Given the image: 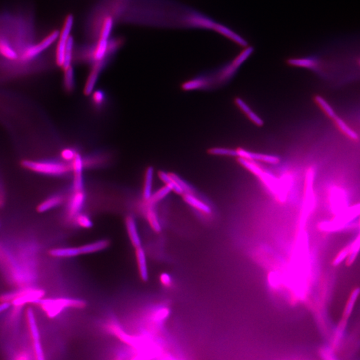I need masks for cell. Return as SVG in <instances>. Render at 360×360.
Segmentation results:
<instances>
[{"instance_id":"obj_1","label":"cell","mask_w":360,"mask_h":360,"mask_svg":"<svg viewBox=\"0 0 360 360\" xmlns=\"http://www.w3.org/2000/svg\"><path fill=\"white\" fill-rule=\"evenodd\" d=\"M36 304L40 305L50 318H54L67 307L83 309L86 306L84 300L68 298H40Z\"/></svg>"},{"instance_id":"obj_2","label":"cell","mask_w":360,"mask_h":360,"mask_svg":"<svg viewBox=\"0 0 360 360\" xmlns=\"http://www.w3.org/2000/svg\"><path fill=\"white\" fill-rule=\"evenodd\" d=\"M22 166L36 173L52 176H64L72 170L70 164L54 160H24Z\"/></svg>"},{"instance_id":"obj_3","label":"cell","mask_w":360,"mask_h":360,"mask_svg":"<svg viewBox=\"0 0 360 360\" xmlns=\"http://www.w3.org/2000/svg\"><path fill=\"white\" fill-rule=\"evenodd\" d=\"M45 295V292L40 289L26 288L19 291L9 292L0 296L1 302H10L15 307H21L28 303H36Z\"/></svg>"},{"instance_id":"obj_4","label":"cell","mask_w":360,"mask_h":360,"mask_svg":"<svg viewBox=\"0 0 360 360\" xmlns=\"http://www.w3.org/2000/svg\"><path fill=\"white\" fill-rule=\"evenodd\" d=\"M59 35L60 32L58 30L54 31L38 43L26 46L21 52L18 61L21 63H26L34 60L44 50L49 48L59 37Z\"/></svg>"},{"instance_id":"obj_5","label":"cell","mask_w":360,"mask_h":360,"mask_svg":"<svg viewBox=\"0 0 360 360\" xmlns=\"http://www.w3.org/2000/svg\"><path fill=\"white\" fill-rule=\"evenodd\" d=\"M359 214L360 206L359 204H357L340 212L339 216L335 218L332 221L322 223L320 228L326 231H336V230L344 229L346 227H349L350 224Z\"/></svg>"},{"instance_id":"obj_6","label":"cell","mask_w":360,"mask_h":360,"mask_svg":"<svg viewBox=\"0 0 360 360\" xmlns=\"http://www.w3.org/2000/svg\"><path fill=\"white\" fill-rule=\"evenodd\" d=\"M27 320L30 328L31 336L32 337L33 343L36 357L38 360H44L43 349L40 342V333H39L36 317L32 309L28 308L26 311Z\"/></svg>"},{"instance_id":"obj_7","label":"cell","mask_w":360,"mask_h":360,"mask_svg":"<svg viewBox=\"0 0 360 360\" xmlns=\"http://www.w3.org/2000/svg\"><path fill=\"white\" fill-rule=\"evenodd\" d=\"M71 163V169L73 172V191L84 190V159L80 154L77 153Z\"/></svg>"},{"instance_id":"obj_8","label":"cell","mask_w":360,"mask_h":360,"mask_svg":"<svg viewBox=\"0 0 360 360\" xmlns=\"http://www.w3.org/2000/svg\"><path fill=\"white\" fill-rule=\"evenodd\" d=\"M238 158L245 159V160H254V161H260L266 162L268 164H276L280 162V158L278 156L272 154H260V153H255L247 151L242 148H238L236 150Z\"/></svg>"},{"instance_id":"obj_9","label":"cell","mask_w":360,"mask_h":360,"mask_svg":"<svg viewBox=\"0 0 360 360\" xmlns=\"http://www.w3.org/2000/svg\"><path fill=\"white\" fill-rule=\"evenodd\" d=\"M109 330L114 336L119 339L120 341L127 344V345L136 348L142 346V344H144V342H143L144 340H142V338L131 336V335L127 334L118 325H110Z\"/></svg>"},{"instance_id":"obj_10","label":"cell","mask_w":360,"mask_h":360,"mask_svg":"<svg viewBox=\"0 0 360 360\" xmlns=\"http://www.w3.org/2000/svg\"><path fill=\"white\" fill-rule=\"evenodd\" d=\"M86 201V195L83 191H73L69 201L68 216L70 218H74L77 215L80 213Z\"/></svg>"},{"instance_id":"obj_11","label":"cell","mask_w":360,"mask_h":360,"mask_svg":"<svg viewBox=\"0 0 360 360\" xmlns=\"http://www.w3.org/2000/svg\"><path fill=\"white\" fill-rule=\"evenodd\" d=\"M7 39L0 38V56L10 61H18L19 54Z\"/></svg>"},{"instance_id":"obj_12","label":"cell","mask_w":360,"mask_h":360,"mask_svg":"<svg viewBox=\"0 0 360 360\" xmlns=\"http://www.w3.org/2000/svg\"><path fill=\"white\" fill-rule=\"evenodd\" d=\"M183 200L189 206L195 209L199 212L204 213L205 214H210L212 212V209L206 203L203 202L202 199L197 195L183 193L182 195Z\"/></svg>"},{"instance_id":"obj_13","label":"cell","mask_w":360,"mask_h":360,"mask_svg":"<svg viewBox=\"0 0 360 360\" xmlns=\"http://www.w3.org/2000/svg\"><path fill=\"white\" fill-rule=\"evenodd\" d=\"M125 224H126L127 234H128L131 244L135 247V249L142 247V242H141L135 219L132 216L127 217Z\"/></svg>"},{"instance_id":"obj_14","label":"cell","mask_w":360,"mask_h":360,"mask_svg":"<svg viewBox=\"0 0 360 360\" xmlns=\"http://www.w3.org/2000/svg\"><path fill=\"white\" fill-rule=\"evenodd\" d=\"M135 256H136L137 266L139 276L143 281L146 282L148 280V270L147 266L146 253L142 247L135 249Z\"/></svg>"},{"instance_id":"obj_15","label":"cell","mask_w":360,"mask_h":360,"mask_svg":"<svg viewBox=\"0 0 360 360\" xmlns=\"http://www.w3.org/2000/svg\"><path fill=\"white\" fill-rule=\"evenodd\" d=\"M344 191L342 189L334 188L331 193V204L339 214L346 210V199Z\"/></svg>"},{"instance_id":"obj_16","label":"cell","mask_w":360,"mask_h":360,"mask_svg":"<svg viewBox=\"0 0 360 360\" xmlns=\"http://www.w3.org/2000/svg\"><path fill=\"white\" fill-rule=\"evenodd\" d=\"M63 202H64V197L62 195H54L39 205L37 210L40 213L47 212L62 204Z\"/></svg>"},{"instance_id":"obj_17","label":"cell","mask_w":360,"mask_h":360,"mask_svg":"<svg viewBox=\"0 0 360 360\" xmlns=\"http://www.w3.org/2000/svg\"><path fill=\"white\" fill-rule=\"evenodd\" d=\"M109 245L110 241L108 240H102L96 241V242L83 245L82 247H79V249L80 254H89V253L104 250V249L107 248Z\"/></svg>"},{"instance_id":"obj_18","label":"cell","mask_w":360,"mask_h":360,"mask_svg":"<svg viewBox=\"0 0 360 360\" xmlns=\"http://www.w3.org/2000/svg\"><path fill=\"white\" fill-rule=\"evenodd\" d=\"M158 176L160 180L165 183L166 185L169 187L171 190L174 191L176 194L180 195L183 194L182 189L180 187V185L178 184L175 180L170 175V174L160 170V171L158 172Z\"/></svg>"},{"instance_id":"obj_19","label":"cell","mask_w":360,"mask_h":360,"mask_svg":"<svg viewBox=\"0 0 360 360\" xmlns=\"http://www.w3.org/2000/svg\"><path fill=\"white\" fill-rule=\"evenodd\" d=\"M154 169L152 166L147 168L146 174H145L144 191H143V197L144 200H148L152 194V183L154 179Z\"/></svg>"},{"instance_id":"obj_20","label":"cell","mask_w":360,"mask_h":360,"mask_svg":"<svg viewBox=\"0 0 360 360\" xmlns=\"http://www.w3.org/2000/svg\"><path fill=\"white\" fill-rule=\"evenodd\" d=\"M49 253L54 257H72L81 255L79 247L54 249L50 250Z\"/></svg>"},{"instance_id":"obj_21","label":"cell","mask_w":360,"mask_h":360,"mask_svg":"<svg viewBox=\"0 0 360 360\" xmlns=\"http://www.w3.org/2000/svg\"><path fill=\"white\" fill-rule=\"evenodd\" d=\"M171 191V189L167 186V185H165V186L162 187L158 191H157L154 194L151 195L150 198L146 201L147 205L154 206L157 203L160 202L162 199L165 198Z\"/></svg>"},{"instance_id":"obj_22","label":"cell","mask_w":360,"mask_h":360,"mask_svg":"<svg viewBox=\"0 0 360 360\" xmlns=\"http://www.w3.org/2000/svg\"><path fill=\"white\" fill-rule=\"evenodd\" d=\"M73 46H74V40H73L72 36H69V38H67L66 46H65L64 61H63L62 66L63 70H65V69H66L67 68H68V67L71 66Z\"/></svg>"},{"instance_id":"obj_23","label":"cell","mask_w":360,"mask_h":360,"mask_svg":"<svg viewBox=\"0 0 360 360\" xmlns=\"http://www.w3.org/2000/svg\"><path fill=\"white\" fill-rule=\"evenodd\" d=\"M334 120L335 123H336V124L337 125V126L340 128V130H341L342 132L345 133V134L347 135L348 137H350V139H353V140H357L358 139V133H356V131H354L353 129L350 128V127L346 124L345 121H344L343 120H342V118H340V117H338V116H336V117L334 118Z\"/></svg>"},{"instance_id":"obj_24","label":"cell","mask_w":360,"mask_h":360,"mask_svg":"<svg viewBox=\"0 0 360 360\" xmlns=\"http://www.w3.org/2000/svg\"><path fill=\"white\" fill-rule=\"evenodd\" d=\"M147 206H148V209H147L146 211V217L149 224H150L151 227L155 232H160L161 231L162 228L156 213L155 212L152 206H148V205H147Z\"/></svg>"},{"instance_id":"obj_25","label":"cell","mask_w":360,"mask_h":360,"mask_svg":"<svg viewBox=\"0 0 360 360\" xmlns=\"http://www.w3.org/2000/svg\"><path fill=\"white\" fill-rule=\"evenodd\" d=\"M64 88L67 92H73L75 86V73L72 66L64 70Z\"/></svg>"},{"instance_id":"obj_26","label":"cell","mask_w":360,"mask_h":360,"mask_svg":"<svg viewBox=\"0 0 360 360\" xmlns=\"http://www.w3.org/2000/svg\"><path fill=\"white\" fill-rule=\"evenodd\" d=\"M359 292V288H356V289L352 292L349 300H348L347 304L346 305L345 310H344V315L342 319V320L347 322L348 317L351 314L352 309H353L354 305L355 304Z\"/></svg>"},{"instance_id":"obj_27","label":"cell","mask_w":360,"mask_h":360,"mask_svg":"<svg viewBox=\"0 0 360 360\" xmlns=\"http://www.w3.org/2000/svg\"><path fill=\"white\" fill-rule=\"evenodd\" d=\"M170 175L175 180L178 184L182 189L183 193H189V194L197 195V191L185 180H183V178H181L180 176L177 175L175 173H170Z\"/></svg>"},{"instance_id":"obj_28","label":"cell","mask_w":360,"mask_h":360,"mask_svg":"<svg viewBox=\"0 0 360 360\" xmlns=\"http://www.w3.org/2000/svg\"><path fill=\"white\" fill-rule=\"evenodd\" d=\"M99 73H100L98 72V71L92 69V72L89 75L84 88V94L86 96H90L94 92L95 86H96V83L98 82Z\"/></svg>"},{"instance_id":"obj_29","label":"cell","mask_w":360,"mask_h":360,"mask_svg":"<svg viewBox=\"0 0 360 360\" xmlns=\"http://www.w3.org/2000/svg\"><path fill=\"white\" fill-rule=\"evenodd\" d=\"M315 102H317V104H318L319 107L322 108L323 111L325 112V114H326L328 117L332 118V120L334 119V118L337 116L336 112L334 111V110L333 109L332 106H330V104H329L324 98L317 96L315 97Z\"/></svg>"},{"instance_id":"obj_30","label":"cell","mask_w":360,"mask_h":360,"mask_svg":"<svg viewBox=\"0 0 360 360\" xmlns=\"http://www.w3.org/2000/svg\"><path fill=\"white\" fill-rule=\"evenodd\" d=\"M360 249V236L358 235L356 239L354 240L351 244L349 245V253L347 258V264L351 265L355 260Z\"/></svg>"},{"instance_id":"obj_31","label":"cell","mask_w":360,"mask_h":360,"mask_svg":"<svg viewBox=\"0 0 360 360\" xmlns=\"http://www.w3.org/2000/svg\"><path fill=\"white\" fill-rule=\"evenodd\" d=\"M113 19L108 17L102 25L101 30H100V38L104 40H108L111 34L112 28H113Z\"/></svg>"},{"instance_id":"obj_32","label":"cell","mask_w":360,"mask_h":360,"mask_svg":"<svg viewBox=\"0 0 360 360\" xmlns=\"http://www.w3.org/2000/svg\"><path fill=\"white\" fill-rule=\"evenodd\" d=\"M209 154L214 156H237L236 150L224 148H214L208 150Z\"/></svg>"},{"instance_id":"obj_33","label":"cell","mask_w":360,"mask_h":360,"mask_svg":"<svg viewBox=\"0 0 360 360\" xmlns=\"http://www.w3.org/2000/svg\"><path fill=\"white\" fill-rule=\"evenodd\" d=\"M77 225L84 228H90L93 226V222L90 217L87 215L82 214L79 213L74 218Z\"/></svg>"},{"instance_id":"obj_34","label":"cell","mask_w":360,"mask_h":360,"mask_svg":"<svg viewBox=\"0 0 360 360\" xmlns=\"http://www.w3.org/2000/svg\"><path fill=\"white\" fill-rule=\"evenodd\" d=\"M170 314L169 309L164 307V308L159 309L158 311L154 313L153 315V319L156 322H162L166 319Z\"/></svg>"},{"instance_id":"obj_35","label":"cell","mask_w":360,"mask_h":360,"mask_svg":"<svg viewBox=\"0 0 360 360\" xmlns=\"http://www.w3.org/2000/svg\"><path fill=\"white\" fill-rule=\"evenodd\" d=\"M105 100V94L101 90H97L92 93L93 103L97 106H100L103 104Z\"/></svg>"},{"instance_id":"obj_36","label":"cell","mask_w":360,"mask_h":360,"mask_svg":"<svg viewBox=\"0 0 360 360\" xmlns=\"http://www.w3.org/2000/svg\"><path fill=\"white\" fill-rule=\"evenodd\" d=\"M77 152L71 148H65L61 153V158L66 162H71L74 159Z\"/></svg>"},{"instance_id":"obj_37","label":"cell","mask_w":360,"mask_h":360,"mask_svg":"<svg viewBox=\"0 0 360 360\" xmlns=\"http://www.w3.org/2000/svg\"><path fill=\"white\" fill-rule=\"evenodd\" d=\"M235 102L236 105H237L238 107L241 110V111L244 112L247 116H248L249 114L253 112L252 110H251V108L248 106V104H247L245 101H243V100H241V98H236Z\"/></svg>"},{"instance_id":"obj_38","label":"cell","mask_w":360,"mask_h":360,"mask_svg":"<svg viewBox=\"0 0 360 360\" xmlns=\"http://www.w3.org/2000/svg\"><path fill=\"white\" fill-rule=\"evenodd\" d=\"M348 253H349V245H348V247H346V248L342 249V250L338 253V255H337L336 258H335L334 262L333 263V264H334V266H337V265L340 264V263L343 262L344 259H345L346 257H348Z\"/></svg>"},{"instance_id":"obj_39","label":"cell","mask_w":360,"mask_h":360,"mask_svg":"<svg viewBox=\"0 0 360 360\" xmlns=\"http://www.w3.org/2000/svg\"><path fill=\"white\" fill-rule=\"evenodd\" d=\"M160 282H161L164 286H166V287H170V286H171V277H170L169 274H166V273H163V274H161V276L160 277Z\"/></svg>"},{"instance_id":"obj_40","label":"cell","mask_w":360,"mask_h":360,"mask_svg":"<svg viewBox=\"0 0 360 360\" xmlns=\"http://www.w3.org/2000/svg\"><path fill=\"white\" fill-rule=\"evenodd\" d=\"M11 306L10 302H1L0 304V313L3 312V311H6Z\"/></svg>"}]
</instances>
